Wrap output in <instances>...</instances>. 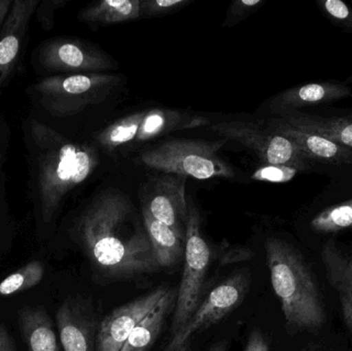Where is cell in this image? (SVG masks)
Instances as JSON below:
<instances>
[{
  "mask_svg": "<svg viewBox=\"0 0 352 351\" xmlns=\"http://www.w3.org/2000/svg\"><path fill=\"white\" fill-rule=\"evenodd\" d=\"M74 236L103 280H130L159 269L144 218L120 190H104L91 201L76 220Z\"/></svg>",
  "mask_w": 352,
  "mask_h": 351,
  "instance_id": "6da1fadb",
  "label": "cell"
},
{
  "mask_svg": "<svg viewBox=\"0 0 352 351\" xmlns=\"http://www.w3.org/2000/svg\"><path fill=\"white\" fill-rule=\"evenodd\" d=\"M28 135L39 210L43 222L50 223L66 196L96 170L98 152L90 144L69 141L36 120L29 123Z\"/></svg>",
  "mask_w": 352,
  "mask_h": 351,
  "instance_id": "7a4b0ae2",
  "label": "cell"
},
{
  "mask_svg": "<svg viewBox=\"0 0 352 351\" xmlns=\"http://www.w3.org/2000/svg\"><path fill=\"white\" fill-rule=\"evenodd\" d=\"M271 282L291 329L318 330L326 321L322 294L301 253L281 239L266 241Z\"/></svg>",
  "mask_w": 352,
  "mask_h": 351,
  "instance_id": "3957f363",
  "label": "cell"
},
{
  "mask_svg": "<svg viewBox=\"0 0 352 351\" xmlns=\"http://www.w3.org/2000/svg\"><path fill=\"white\" fill-rule=\"evenodd\" d=\"M227 140L170 138L151 146L140 155L146 166L161 173L205 181L233 179L235 171L219 155Z\"/></svg>",
  "mask_w": 352,
  "mask_h": 351,
  "instance_id": "277c9868",
  "label": "cell"
},
{
  "mask_svg": "<svg viewBox=\"0 0 352 351\" xmlns=\"http://www.w3.org/2000/svg\"><path fill=\"white\" fill-rule=\"evenodd\" d=\"M123 84V76L111 72L57 74L32 87L41 106L54 117L76 115L109 98Z\"/></svg>",
  "mask_w": 352,
  "mask_h": 351,
  "instance_id": "5b68a950",
  "label": "cell"
},
{
  "mask_svg": "<svg viewBox=\"0 0 352 351\" xmlns=\"http://www.w3.org/2000/svg\"><path fill=\"white\" fill-rule=\"evenodd\" d=\"M210 130L227 141L232 140L250 148L265 165L294 167L300 172L314 169V163L293 141L261 122H219L211 124Z\"/></svg>",
  "mask_w": 352,
  "mask_h": 351,
  "instance_id": "8992f818",
  "label": "cell"
},
{
  "mask_svg": "<svg viewBox=\"0 0 352 351\" xmlns=\"http://www.w3.org/2000/svg\"><path fill=\"white\" fill-rule=\"evenodd\" d=\"M211 251L201 232V216L196 206L188 203V220L184 247V269L176 291L173 334L177 331L200 305L205 278L210 265Z\"/></svg>",
  "mask_w": 352,
  "mask_h": 351,
  "instance_id": "52a82bcc",
  "label": "cell"
},
{
  "mask_svg": "<svg viewBox=\"0 0 352 351\" xmlns=\"http://www.w3.org/2000/svg\"><path fill=\"white\" fill-rule=\"evenodd\" d=\"M248 288L250 278L246 273L234 274L215 286L192 317L173 333L162 351H188L195 333L219 323L235 310L243 302Z\"/></svg>",
  "mask_w": 352,
  "mask_h": 351,
  "instance_id": "ba28073f",
  "label": "cell"
},
{
  "mask_svg": "<svg viewBox=\"0 0 352 351\" xmlns=\"http://www.w3.org/2000/svg\"><path fill=\"white\" fill-rule=\"evenodd\" d=\"M38 61L53 73H94L117 67L115 60L97 45L65 37L45 41L39 49Z\"/></svg>",
  "mask_w": 352,
  "mask_h": 351,
  "instance_id": "9c48e42d",
  "label": "cell"
},
{
  "mask_svg": "<svg viewBox=\"0 0 352 351\" xmlns=\"http://www.w3.org/2000/svg\"><path fill=\"white\" fill-rule=\"evenodd\" d=\"M186 181V177L167 173L154 177L144 188L142 206V210L168 226L184 242L188 220Z\"/></svg>",
  "mask_w": 352,
  "mask_h": 351,
  "instance_id": "30bf717a",
  "label": "cell"
},
{
  "mask_svg": "<svg viewBox=\"0 0 352 351\" xmlns=\"http://www.w3.org/2000/svg\"><path fill=\"white\" fill-rule=\"evenodd\" d=\"M169 290V286H159L105 317L97 330L96 351L121 350L136 326L146 319Z\"/></svg>",
  "mask_w": 352,
  "mask_h": 351,
  "instance_id": "8fae6325",
  "label": "cell"
},
{
  "mask_svg": "<svg viewBox=\"0 0 352 351\" xmlns=\"http://www.w3.org/2000/svg\"><path fill=\"white\" fill-rule=\"evenodd\" d=\"M56 321L64 351H96L98 327L86 301L80 298L64 301L56 313Z\"/></svg>",
  "mask_w": 352,
  "mask_h": 351,
  "instance_id": "7c38bea8",
  "label": "cell"
},
{
  "mask_svg": "<svg viewBox=\"0 0 352 351\" xmlns=\"http://www.w3.org/2000/svg\"><path fill=\"white\" fill-rule=\"evenodd\" d=\"M39 0H14L0 30V89L6 84L18 64L29 23Z\"/></svg>",
  "mask_w": 352,
  "mask_h": 351,
  "instance_id": "4fadbf2b",
  "label": "cell"
},
{
  "mask_svg": "<svg viewBox=\"0 0 352 351\" xmlns=\"http://www.w3.org/2000/svg\"><path fill=\"white\" fill-rule=\"evenodd\" d=\"M264 125L293 141L314 165L352 167V148L314 133L296 129L278 117H271Z\"/></svg>",
  "mask_w": 352,
  "mask_h": 351,
  "instance_id": "5bb4252c",
  "label": "cell"
},
{
  "mask_svg": "<svg viewBox=\"0 0 352 351\" xmlns=\"http://www.w3.org/2000/svg\"><path fill=\"white\" fill-rule=\"evenodd\" d=\"M351 89L340 82H318L287 89L273 97L269 109L276 115L351 97Z\"/></svg>",
  "mask_w": 352,
  "mask_h": 351,
  "instance_id": "9a60e30c",
  "label": "cell"
},
{
  "mask_svg": "<svg viewBox=\"0 0 352 351\" xmlns=\"http://www.w3.org/2000/svg\"><path fill=\"white\" fill-rule=\"evenodd\" d=\"M322 258L327 278L338 293L345 323L352 333V253L328 241L322 247Z\"/></svg>",
  "mask_w": 352,
  "mask_h": 351,
  "instance_id": "2e32d148",
  "label": "cell"
},
{
  "mask_svg": "<svg viewBox=\"0 0 352 351\" xmlns=\"http://www.w3.org/2000/svg\"><path fill=\"white\" fill-rule=\"evenodd\" d=\"M276 117L296 129L322 136L352 148L351 117H327L300 111L283 113Z\"/></svg>",
  "mask_w": 352,
  "mask_h": 351,
  "instance_id": "e0dca14e",
  "label": "cell"
},
{
  "mask_svg": "<svg viewBox=\"0 0 352 351\" xmlns=\"http://www.w3.org/2000/svg\"><path fill=\"white\" fill-rule=\"evenodd\" d=\"M210 120L204 115H192L186 111L169 109L146 111V117L136 135V142L148 141L158 136L179 130L192 129L209 125Z\"/></svg>",
  "mask_w": 352,
  "mask_h": 351,
  "instance_id": "ac0fdd59",
  "label": "cell"
},
{
  "mask_svg": "<svg viewBox=\"0 0 352 351\" xmlns=\"http://www.w3.org/2000/svg\"><path fill=\"white\" fill-rule=\"evenodd\" d=\"M21 333L29 351H60L51 317L43 306H27L19 313Z\"/></svg>",
  "mask_w": 352,
  "mask_h": 351,
  "instance_id": "d6986e66",
  "label": "cell"
},
{
  "mask_svg": "<svg viewBox=\"0 0 352 351\" xmlns=\"http://www.w3.org/2000/svg\"><path fill=\"white\" fill-rule=\"evenodd\" d=\"M176 291L170 288L158 305L130 334L120 351H148L154 346L167 315L175 307Z\"/></svg>",
  "mask_w": 352,
  "mask_h": 351,
  "instance_id": "ffe728a7",
  "label": "cell"
},
{
  "mask_svg": "<svg viewBox=\"0 0 352 351\" xmlns=\"http://www.w3.org/2000/svg\"><path fill=\"white\" fill-rule=\"evenodd\" d=\"M142 218L159 268H173L179 263L184 257L186 242L168 226L153 218L146 210H142Z\"/></svg>",
  "mask_w": 352,
  "mask_h": 351,
  "instance_id": "44dd1931",
  "label": "cell"
},
{
  "mask_svg": "<svg viewBox=\"0 0 352 351\" xmlns=\"http://www.w3.org/2000/svg\"><path fill=\"white\" fill-rule=\"evenodd\" d=\"M142 18V0H103L78 14L82 22L98 26L121 24Z\"/></svg>",
  "mask_w": 352,
  "mask_h": 351,
  "instance_id": "7402d4cb",
  "label": "cell"
},
{
  "mask_svg": "<svg viewBox=\"0 0 352 351\" xmlns=\"http://www.w3.org/2000/svg\"><path fill=\"white\" fill-rule=\"evenodd\" d=\"M146 113V111H138L118 120L99 132L96 137L97 142L107 150H113L134 141Z\"/></svg>",
  "mask_w": 352,
  "mask_h": 351,
  "instance_id": "603a6c76",
  "label": "cell"
},
{
  "mask_svg": "<svg viewBox=\"0 0 352 351\" xmlns=\"http://www.w3.org/2000/svg\"><path fill=\"white\" fill-rule=\"evenodd\" d=\"M45 275V266L41 261L29 262L0 282V297L20 294L41 284Z\"/></svg>",
  "mask_w": 352,
  "mask_h": 351,
  "instance_id": "cb8c5ba5",
  "label": "cell"
},
{
  "mask_svg": "<svg viewBox=\"0 0 352 351\" xmlns=\"http://www.w3.org/2000/svg\"><path fill=\"white\" fill-rule=\"evenodd\" d=\"M312 230L318 233H336L352 227V199L335 204L318 212L311 222Z\"/></svg>",
  "mask_w": 352,
  "mask_h": 351,
  "instance_id": "d4e9b609",
  "label": "cell"
},
{
  "mask_svg": "<svg viewBox=\"0 0 352 351\" xmlns=\"http://www.w3.org/2000/svg\"><path fill=\"white\" fill-rule=\"evenodd\" d=\"M192 0H142V18L166 16L186 8Z\"/></svg>",
  "mask_w": 352,
  "mask_h": 351,
  "instance_id": "484cf974",
  "label": "cell"
},
{
  "mask_svg": "<svg viewBox=\"0 0 352 351\" xmlns=\"http://www.w3.org/2000/svg\"><path fill=\"white\" fill-rule=\"evenodd\" d=\"M299 172L300 171L294 167L265 165L254 171L252 179L254 181H269V183H287Z\"/></svg>",
  "mask_w": 352,
  "mask_h": 351,
  "instance_id": "4316f807",
  "label": "cell"
},
{
  "mask_svg": "<svg viewBox=\"0 0 352 351\" xmlns=\"http://www.w3.org/2000/svg\"><path fill=\"white\" fill-rule=\"evenodd\" d=\"M264 3V0H236L232 2L228 10L225 26H235L240 21L252 14L258 6Z\"/></svg>",
  "mask_w": 352,
  "mask_h": 351,
  "instance_id": "83f0119b",
  "label": "cell"
},
{
  "mask_svg": "<svg viewBox=\"0 0 352 351\" xmlns=\"http://www.w3.org/2000/svg\"><path fill=\"white\" fill-rule=\"evenodd\" d=\"M322 10L337 22L352 28V10L342 0H326L322 2Z\"/></svg>",
  "mask_w": 352,
  "mask_h": 351,
  "instance_id": "f1b7e54d",
  "label": "cell"
},
{
  "mask_svg": "<svg viewBox=\"0 0 352 351\" xmlns=\"http://www.w3.org/2000/svg\"><path fill=\"white\" fill-rule=\"evenodd\" d=\"M66 2L67 1L64 0H45L39 3L35 14H37V18L43 28L49 30L53 27L54 12L61 6L65 5Z\"/></svg>",
  "mask_w": 352,
  "mask_h": 351,
  "instance_id": "f546056e",
  "label": "cell"
},
{
  "mask_svg": "<svg viewBox=\"0 0 352 351\" xmlns=\"http://www.w3.org/2000/svg\"><path fill=\"white\" fill-rule=\"evenodd\" d=\"M245 351H270L268 343L260 330H254L250 333Z\"/></svg>",
  "mask_w": 352,
  "mask_h": 351,
  "instance_id": "4dcf8cb0",
  "label": "cell"
},
{
  "mask_svg": "<svg viewBox=\"0 0 352 351\" xmlns=\"http://www.w3.org/2000/svg\"><path fill=\"white\" fill-rule=\"evenodd\" d=\"M0 351H16L14 340L1 325H0Z\"/></svg>",
  "mask_w": 352,
  "mask_h": 351,
  "instance_id": "1f68e13d",
  "label": "cell"
},
{
  "mask_svg": "<svg viewBox=\"0 0 352 351\" xmlns=\"http://www.w3.org/2000/svg\"><path fill=\"white\" fill-rule=\"evenodd\" d=\"M12 3V1L10 0H0V30H1L2 25H3L8 12H10Z\"/></svg>",
  "mask_w": 352,
  "mask_h": 351,
  "instance_id": "d6a6232c",
  "label": "cell"
},
{
  "mask_svg": "<svg viewBox=\"0 0 352 351\" xmlns=\"http://www.w3.org/2000/svg\"><path fill=\"white\" fill-rule=\"evenodd\" d=\"M210 351H226V348L223 344H219V346H215L214 348H211Z\"/></svg>",
  "mask_w": 352,
  "mask_h": 351,
  "instance_id": "836d02e7",
  "label": "cell"
},
{
  "mask_svg": "<svg viewBox=\"0 0 352 351\" xmlns=\"http://www.w3.org/2000/svg\"><path fill=\"white\" fill-rule=\"evenodd\" d=\"M2 157H3V152H2L1 138H0V170H1Z\"/></svg>",
  "mask_w": 352,
  "mask_h": 351,
  "instance_id": "e575fe53",
  "label": "cell"
},
{
  "mask_svg": "<svg viewBox=\"0 0 352 351\" xmlns=\"http://www.w3.org/2000/svg\"><path fill=\"white\" fill-rule=\"evenodd\" d=\"M347 82H352V74H351V76H349V78H347Z\"/></svg>",
  "mask_w": 352,
  "mask_h": 351,
  "instance_id": "d590c367",
  "label": "cell"
}]
</instances>
